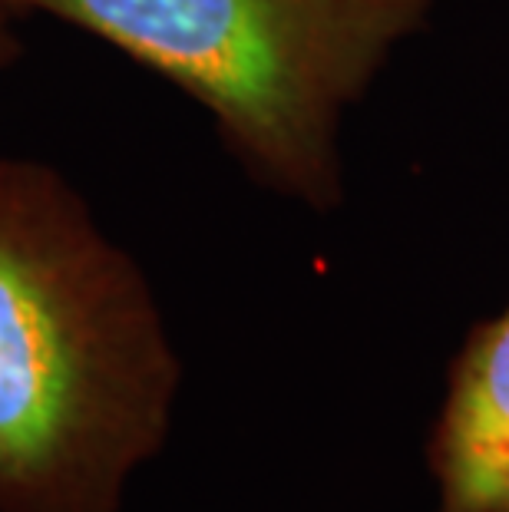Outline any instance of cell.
Returning <instances> with one entry per match:
<instances>
[{
  "label": "cell",
  "mask_w": 509,
  "mask_h": 512,
  "mask_svg": "<svg viewBox=\"0 0 509 512\" xmlns=\"http://www.w3.org/2000/svg\"><path fill=\"white\" fill-rule=\"evenodd\" d=\"M106 40L189 93L238 162L314 212L341 205V129L437 0H7Z\"/></svg>",
  "instance_id": "7a4b0ae2"
},
{
  "label": "cell",
  "mask_w": 509,
  "mask_h": 512,
  "mask_svg": "<svg viewBox=\"0 0 509 512\" xmlns=\"http://www.w3.org/2000/svg\"><path fill=\"white\" fill-rule=\"evenodd\" d=\"M176 387L136 261L60 169L0 156V512H113Z\"/></svg>",
  "instance_id": "6da1fadb"
},
{
  "label": "cell",
  "mask_w": 509,
  "mask_h": 512,
  "mask_svg": "<svg viewBox=\"0 0 509 512\" xmlns=\"http://www.w3.org/2000/svg\"><path fill=\"white\" fill-rule=\"evenodd\" d=\"M20 10L7 0H0V70H7L10 63H17L24 57V40H20Z\"/></svg>",
  "instance_id": "277c9868"
},
{
  "label": "cell",
  "mask_w": 509,
  "mask_h": 512,
  "mask_svg": "<svg viewBox=\"0 0 509 512\" xmlns=\"http://www.w3.org/2000/svg\"><path fill=\"white\" fill-rule=\"evenodd\" d=\"M440 512H509V311L460 354L433 437Z\"/></svg>",
  "instance_id": "3957f363"
}]
</instances>
